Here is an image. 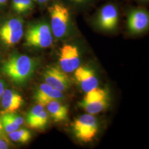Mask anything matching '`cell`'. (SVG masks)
Wrapping results in <instances>:
<instances>
[{
  "label": "cell",
  "mask_w": 149,
  "mask_h": 149,
  "mask_svg": "<svg viewBox=\"0 0 149 149\" xmlns=\"http://www.w3.org/2000/svg\"><path fill=\"white\" fill-rule=\"evenodd\" d=\"M43 76L45 83L56 89L63 92L69 88V77L58 68H49L45 71Z\"/></svg>",
  "instance_id": "7"
},
{
  "label": "cell",
  "mask_w": 149,
  "mask_h": 149,
  "mask_svg": "<svg viewBox=\"0 0 149 149\" xmlns=\"http://www.w3.org/2000/svg\"><path fill=\"white\" fill-rule=\"evenodd\" d=\"M148 13L142 9H136L132 11L129 16L128 27L130 32L139 34L146 31L149 27Z\"/></svg>",
  "instance_id": "10"
},
{
  "label": "cell",
  "mask_w": 149,
  "mask_h": 149,
  "mask_svg": "<svg viewBox=\"0 0 149 149\" xmlns=\"http://www.w3.org/2000/svg\"><path fill=\"white\" fill-rule=\"evenodd\" d=\"M74 77L81 89L87 93L97 87L98 81L94 71L86 66H79L74 72Z\"/></svg>",
  "instance_id": "9"
},
{
  "label": "cell",
  "mask_w": 149,
  "mask_h": 149,
  "mask_svg": "<svg viewBox=\"0 0 149 149\" xmlns=\"http://www.w3.org/2000/svg\"><path fill=\"white\" fill-rule=\"evenodd\" d=\"M48 113L55 122L65 121L68 117V107L58 100H53L45 105Z\"/></svg>",
  "instance_id": "14"
},
{
  "label": "cell",
  "mask_w": 149,
  "mask_h": 149,
  "mask_svg": "<svg viewBox=\"0 0 149 149\" xmlns=\"http://www.w3.org/2000/svg\"><path fill=\"white\" fill-rule=\"evenodd\" d=\"M59 64L62 71L66 73L74 71L80 64V53L77 47L65 44L60 49Z\"/></svg>",
  "instance_id": "6"
},
{
  "label": "cell",
  "mask_w": 149,
  "mask_h": 149,
  "mask_svg": "<svg viewBox=\"0 0 149 149\" xmlns=\"http://www.w3.org/2000/svg\"><path fill=\"white\" fill-rule=\"evenodd\" d=\"M3 130V126L2 124V122H1V120L0 119V134L2 133Z\"/></svg>",
  "instance_id": "26"
},
{
  "label": "cell",
  "mask_w": 149,
  "mask_h": 149,
  "mask_svg": "<svg viewBox=\"0 0 149 149\" xmlns=\"http://www.w3.org/2000/svg\"><path fill=\"white\" fill-rule=\"evenodd\" d=\"M25 40L27 46L34 48H48L53 43L51 28L45 23L33 24L27 29Z\"/></svg>",
  "instance_id": "3"
},
{
  "label": "cell",
  "mask_w": 149,
  "mask_h": 149,
  "mask_svg": "<svg viewBox=\"0 0 149 149\" xmlns=\"http://www.w3.org/2000/svg\"><path fill=\"white\" fill-rule=\"evenodd\" d=\"M1 120L3 129L8 133L15 131L19 128V125L13 122L7 113L4 114L2 116Z\"/></svg>",
  "instance_id": "18"
},
{
  "label": "cell",
  "mask_w": 149,
  "mask_h": 149,
  "mask_svg": "<svg viewBox=\"0 0 149 149\" xmlns=\"http://www.w3.org/2000/svg\"><path fill=\"white\" fill-rule=\"evenodd\" d=\"M7 0H0V4H4L7 2Z\"/></svg>",
  "instance_id": "27"
},
{
  "label": "cell",
  "mask_w": 149,
  "mask_h": 149,
  "mask_svg": "<svg viewBox=\"0 0 149 149\" xmlns=\"http://www.w3.org/2000/svg\"><path fill=\"white\" fill-rule=\"evenodd\" d=\"M33 0H23L19 13L25 12L33 8Z\"/></svg>",
  "instance_id": "19"
},
{
  "label": "cell",
  "mask_w": 149,
  "mask_h": 149,
  "mask_svg": "<svg viewBox=\"0 0 149 149\" xmlns=\"http://www.w3.org/2000/svg\"><path fill=\"white\" fill-rule=\"evenodd\" d=\"M44 107L42 104H38L27 113L26 121L28 127L34 129L45 128L48 124V115Z\"/></svg>",
  "instance_id": "11"
},
{
  "label": "cell",
  "mask_w": 149,
  "mask_h": 149,
  "mask_svg": "<svg viewBox=\"0 0 149 149\" xmlns=\"http://www.w3.org/2000/svg\"><path fill=\"white\" fill-rule=\"evenodd\" d=\"M64 98L62 91L54 88L47 83L40 85L34 95V98L38 103L44 107L49 102L53 100L60 101Z\"/></svg>",
  "instance_id": "12"
},
{
  "label": "cell",
  "mask_w": 149,
  "mask_h": 149,
  "mask_svg": "<svg viewBox=\"0 0 149 149\" xmlns=\"http://www.w3.org/2000/svg\"><path fill=\"white\" fill-rule=\"evenodd\" d=\"M23 29L21 21L17 19H12L7 22L0 29V34L7 33L16 32Z\"/></svg>",
  "instance_id": "16"
},
{
  "label": "cell",
  "mask_w": 149,
  "mask_h": 149,
  "mask_svg": "<svg viewBox=\"0 0 149 149\" xmlns=\"http://www.w3.org/2000/svg\"><path fill=\"white\" fill-rule=\"evenodd\" d=\"M108 101L106 91L97 87L87 92L79 104L88 113L94 115L105 109L108 104Z\"/></svg>",
  "instance_id": "5"
},
{
  "label": "cell",
  "mask_w": 149,
  "mask_h": 149,
  "mask_svg": "<svg viewBox=\"0 0 149 149\" xmlns=\"http://www.w3.org/2000/svg\"><path fill=\"white\" fill-rule=\"evenodd\" d=\"M49 0H37V2L40 3H44L47 2Z\"/></svg>",
  "instance_id": "25"
},
{
  "label": "cell",
  "mask_w": 149,
  "mask_h": 149,
  "mask_svg": "<svg viewBox=\"0 0 149 149\" xmlns=\"http://www.w3.org/2000/svg\"><path fill=\"white\" fill-rule=\"evenodd\" d=\"M51 18V30L54 36L58 39L65 37L69 32L70 12L63 4L56 3L48 8Z\"/></svg>",
  "instance_id": "2"
},
{
  "label": "cell",
  "mask_w": 149,
  "mask_h": 149,
  "mask_svg": "<svg viewBox=\"0 0 149 149\" xmlns=\"http://www.w3.org/2000/svg\"><path fill=\"white\" fill-rule=\"evenodd\" d=\"M76 138L84 143L92 141L98 132V125L96 117L91 114H85L76 118L72 125Z\"/></svg>",
  "instance_id": "4"
},
{
  "label": "cell",
  "mask_w": 149,
  "mask_h": 149,
  "mask_svg": "<svg viewBox=\"0 0 149 149\" xmlns=\"http://www.w3.org/2000/svg\"><path fill=\"white\" fill-rule=\"evenodd\" d=\"M3 91H4L3 84V83L0 81V99L1 98L2 95V93H3Z\"/></svg>",
  "instance_id": "23"
},
{
  "label": "cell",
  "mask_w": 149,
  "mask_h": 149,
  "mask_svg": "<svg viewBox=\"0 0 149 149\" xmlns=\"http://www.w3.org/2000/svg\"><path fill=\"white\" fill-rule=\"evenodd\" d=\"M118 12L116 7L112 4L104 6L100 11L98 23L103 30L110 31L117 26Z\"/></svg>",
  "instance_id": "8"
},
{
  "label": "cell",
  "mask_w": 149,
  "mask_h": 149,
  "mask_svg": "<svg viewBox=\"0 0 149 149\" xmlns=\"http://www.w3.org/2000/svg\"><path fill=\"white\" fill-rule=\"evenodd\" d=\"M23 34V29L16 32L7 33L0 34L1 38L4 43L8 45L14 44L18 42Z\"/></svg>",
  "instance_id": "17"
},
{
  "label": "cell",
  "mask_w": 149,
  "mask_h": 149,
  "mask_svg": "<svg viewBox=\"0 0 149 149\" xmlns=\"http://www.w3.org/2000/svg\"><path fill=\"white\" fill-rule=\"evenodd\" d=\"M36 63L26 55H13L7 60L2 67L3 72L13 81L22 84L33 74Z\"/></svg>",
  "instance_id": "1"
},
{
  "label": "cell",
  "mask_w": 149,
  "mask_h": 149,
  "mask_svg": "<svg viewBox=\"0 0 149 149\" xmlns=\"http://www.w3.org/2000/svg\"><path fill=\"white\" fill-rule=\"evenodd\" d=\"M7 114L9 116V117L11 118V119L13 121V122L16 123V124L20 126L24 122V120L21 117L15 114L14 113H10Z\"/></svg>",
  "instance_id": "20"
},
{
  "label": "cell",
  "mask_w": 149,
  "mask_h": 149,
  "mask_svg": "<svg viewBox=\"0 0 149 149\" xmlns=\"http://www.w3.org/2000/svg\"><path fill=\"white\" fill-rule=\"evenodd\" d=\"M1 98L4 114L16 112L21 108L24 103L23 99L21 95L9 89L3 91Z\"/></svg>",
  "instance_id": "13"
},
{
  "label": "cell",
  "mask_w": 149,
  "mask_h": 149,
  "mask_svg": "<svg viewBox=\"0 0 149 149\" xmlns=\"http://www.w3.org/2000/svg\"><path fill=\"white\" fill-rule=\"evenodd\" d=\"M8 149V145L5 141L0 139V149Z\"/></svg>",
  "instance_id": "22"
},
{
  "label": "cell",
  "mask_w": 149,
  "mask_h": 149,
  "mask_svg": "<svg viewBox=\"0 0 149 149\" xmlns=\"http://www.w3.org/2000/svg\"><path fill=\"white\" fill-rule=\"evenodd\" d=\"M23 0H13L12 6L13 9L17 12H19Z\"/></svg>",
  "instance_id": "21"
},
{
  "label": "cell",
  "mask_w": 149,
  "mask_h": 149,
  "mask_svg": "<svg viewBox=\"0 0 149 149\" xmlns=\"http://www.w3.org/2000/svg\"><path fill=\"white\" fill-rule=\"evenodd\" d=\"M71 1L74 2H77V3H82V2H86L88 0H71Z\"/></svg>",
  "instance_id": "24"
},
{
  "label": "cell",
  "mask_w": 149,
  "mask_h": 149,
  "mask_svg": "<svg viewBox=\"0 0 149 149\" xmlns=\"http://www.w3.org/2000/svg\"><path fill=\"white\" fill-rule=\"evenodd\" d=\"M9 137L12 140L20 143H27L32 138L29 130L25 129L16 130L9 133Z\"/></svg>",
  "instance_id": "15"
}]
</instances>
